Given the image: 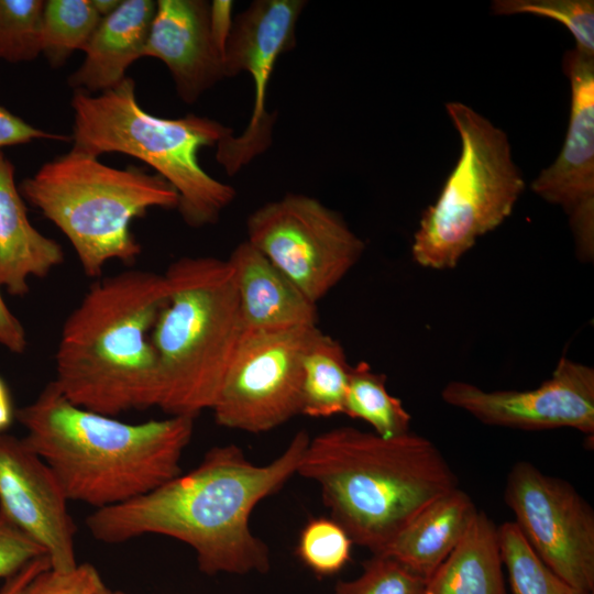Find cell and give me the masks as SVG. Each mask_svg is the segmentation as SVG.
Listing matches in <instances>:
<instances>
[{
  "label": "cell",
  "instance_id": "cell-1",
  "mask_svg": "<svg viewBox=\"0 0 594 594\" xmlns=\"http://www.w3.org/2000/svg\"><path fill=\"white\" fill-rule=\"evenodd\" d=\"M295 433L272 462L252 463L235 444L208 450L191 471L125 503L95 509L86 519L91 536L121 543L143 535L177 539L196 553L199 570L218 573H266L268 547L250 528L255 506L297 474L309 442Z\"/></svg>",
  "mask_w": 594,
  "mask_h": 594
},
{
  "label": "cell",
  "instance_id": "cell-2",
  "mask_svg": "<svg viewBox=\"0 0 594 594\" xmlns=\"http://www.w3.org/2000/svg\"><path fill=\"white\" fill-rule=\"evenodd\" d=\"M25 443L55 474L68 501L96 509L147 494L182 473L194 419L169 416L141 424L79 407L51 381L15 410Z\"/></svg>",
  "mask_w": 594,
  "mask_h": 594
},
{
  "label": "cell",
  "instance_id": "cell-3",
  "mask_svg": "<svg viewBox=\"0 0 594 594\" xmlns=\"http://www.w3.org/2000/svg\"><path fill=\"white\" fill-rule=\"evenodd\" d=\"M297 474L317 483L331 518L372 554L382 553L428 504L459 487L428 438H385L346 426L309 439Z\"/></svg>",
  "mask_w": 594,
  "mask_h": 594
},
{
  "label": "cell",
  "instance_id": "cell-4",
  "mask_svg": "<svg viewBox=\"0 0 594 594\" xmlns=\"http://www.w3.org/2000/svg\"><path fill=\"white\" fill-rule=\"evenodd\" d=\"M167 297L164 275L128 270L95 282L65 320L54 384L73 404L116 417L157 407L152 331Z\"/></svg>",
  "mask_w": 594,
  "mask_h": 594
},
{
  "label": "cell",
  "instance_id": "cell-5",
  "mask_svg": "<svg viewBox=\"0 0 594 594\" xmlns=\"http://www.w3.org/2000/svg\"><path fill=\"white\" fill-rule=\"evenodd\" d=\"M167 297L152 343L157 356V408L195 418L211 409L244 334L228 260L185 256L164 274Z\"/></svg>",
  "mask_w": 594,
  "mask_h": 594
},
{
  "label": "cell",
  "instance_id": "cell-6",
  "mask_svg": "<svg viewBox=\"0 0 594 594\" xmlns=\"http://www.w3.org/2000/svg\"><path fill=\"white\" fill-rule=\"evenodd\" d=\"M70 105L72 148L96 157L121 153L150 165L178 194L176 209L187 226L216 223L234 200V187L210 176L198 161L199 151L217 146L231 128L196 114L153 116L140 106L130 77L98 95L74 90Z\"/></svg>",
  "mask_w": 594,
  "mask_h": 594
},
{
  "label": "cell",
  "instance_id": "cell-7",
  "mask_svg": "<svg viewBox=\"0 0 594 594\" xmlns=\"http://www.w3.org/2000/svg\"><path fill=\"white\" fill-rule=\"evenodd\" d=\"M23 199L68 239L84 273L99 277L109 261L135 263L141 245L131 222L151 208L175 209L178 194L158 174L123 169L72 148L19 185Z\"/></svg>",
  "mask_w": 594,
  "mask_h": 594
},
{
  "label": "cell",
  "instance_id": "cell-8",
  "mask_svg": "<svg viewBox=\"0 0 594 594\" xmlns=\"http://www.w3.org/2000/svg\"><path fill=\"white\" fill-rule=\"evenodd\" d=\"M446 110L461 140L460 156L411 244L414 261L431 270L455 267L512 215L525 189L507 134L462 102H448Z\"/></svg>",
  "mask_w": 594,
  "mask_h": 594
},
{
  "label": "cell",
  "instance_id": "cell-9",
  "mask_svg": "<svg viewBox=\"0 0 594 594\" xmlns=\"http://www.w3.org/2000/svg\"><path fill=\"white\" fill-rule=\"evenodd\" d=\"M248 240L317 304L360 261L365 244L318 199L287 194L253 211Z\"/></svg>",
  "mask_w": 594,
  "mask_h": 594
},
{
  "label": "cell",
  "instance_id": "cell-10",
  "mask_svg": "<svg viewBox=\"0 0 594 594\" xmlns=\"http://www.w3.org/2000/svg\"><path fill=\"white\" fill-rule=\"evenodd\" d=\"M318 329L244 333L211 408L216 422L260 433L301 414L302 355Z\"/></svg>",
  "mask_w": 594,
  "mask_h": 594
},
{
  "label": "cell",
  "instance_id": "cell-11",
  "mask_svg": "<svg viewBox=\"0 0 594 594\" xmlns=\"http://www.w3.org/2000/svg\"><path fill=\"white\" fill-rule=\"evenodd\" d=\"M504 499L538 558L571 585L594 592V510L576 488L519 461L507 475Z\"/></svg>",
  "mask_w": 594,
  "mask_h": 594
},
{
  "label": "cell",
  "instance_id": "cell-12",
  "mask_svg": "<svg viewBox=\"0 0 594 594\" xmlns=\"http://www.w3.org/2000/svg\"><path fill=\"white\" fill-rule=\"evenodd\" d=\"M304 0H256L233 19L223 52L224 76L248 73L254 87L252 116L244 131L217 144L216 158L229 175L238 173L272 143L274 114L266 111V94L279 56L296 45L297 21Z\"/></svg>",
  "mask_w": 594,
  "mask_h": 594
},
{
  "label": "cell",
  "instance_id": "cell-13",
  "mask_svg": "<svg viewBox=\"0 0 594 594\" xmlns=\"http://www.w3.org/2000/svg\"><path fill=\"white\" fill-rule=\"evenodd\" d=\"M442 399L485 425L538 431L572 428L594 435V370L562 356L551 376L528 391H484L454 381Z\"/></svg>",
  "mask_w": 594,
  "mask_h": 594
},
{
  "label": "cell",
  "instance_id": "cell-14",
  "mask_svg": "<svg viewBox=\"0 0 594 594\" xmlns=\"http://www.w3.org/2000/svg\"><path fill=\"white\" fill-rule=\"evenodd\" d=\"M562 69L571 88L570 118L562 148L554 162L531 183L543 200L568 216L576 255L594 258V56L568 50Z\"/></svg>",
  "mask_w": 594,
  "mask_h": 594
},
{
  "label": "cell",
  "instance_id": "cell-15",
  "mask_svg": "<svg viewBox=\"0 0 594 594\" xmlns=\"http://www.w3.org/2000/svg\"><path fill=\"white\" fill-rule=\"evenodd\" d=\"M68 502L51 468L23 438L0 433V514L45 550L56 571L78 564Z\"/></svg>",
  "mask_w": 594,
  "mask_h": 594
},
{
  "label": "cell",
  "instance_id": "cell-16",
  "mask_svg": "<svg viewBox=\"0 0 594 594\" xmlns=\"http://www.w3.org/2000/svg\"><path fill=\"white\" fill-rule=\"evenodd\" d=\"M210 3L204 0H158L143 57L163 62L179 98L195 103L226 78L223 56L209 25Z\"/></svg>",
  "mask_w": 594,
  "mask_h": 594
},
{
  "label": "cell",
  "instance_id": "cell-17",
  "mask_svg": "<svg viewBox=\"0 0 594 594\" xmlns=\"http://www.w3.org/2000/svg\"><path fill=\"white\" fill-rule=\"evenodd\" d=\"M228 261L244 333L317 326V304L249 241L238 244Z\"/></svg>",
  "mask_w": 594,
  "mask_h": 594
},
{
  "label": "cell",
  "instance_id": "cell-18",
  "mask_svg": "<svg viewBox=\"0 0 594 594\" xmlns=\"http://www.w3.org/2000/svg\"><path fill=\"white\" fill-rule=\"evenodd\" d=\"M156 1L122 0L111 14L102 18L82 48L85 59L68 78L74 90L102 92L116 87L128 68L143 57Z\"/></svg>",
  "mask_w": 594,
  "mask_h": 594
},
{
  "label": "cell",
  "instance_id": "cell-19",
  "mask_svg": "<svg viewBox=\"0 0 594 594\" xmlns=\"http://www.w3.org/2000/svg\"><path fill=\"white\" fill-rule=\"evenodd\" d=\"M63 261L59 243L29 221L14 166L0 151V286L22 297L29 292L30 276L43 278Z\"/></svg>",
  "mask_w": 594,
  "mask_h": 594
},
{
  "label": "cell",
  "instance_id": "cell-20",
  "mask_svg": "<svg viewBox=\"0 0 594 594\" xmlns=\"http://www.w3.org/2000/svg\"><path fill=\"white\" fill-rule=\"evenodd\" d=\"M477 510L470 495L457 487L422 508L380 554L427 581L462 539Z\"/></svg>",
  "mask_w": 594,
  "mask_h": 594
},
{
  "label": "cell",
  "instance_id": "cell-21",
  "mask_svg": "<svg viewBox=\"0 0 594 594\" xmlns=\"http://www.w3.org/2000/svg\"><path fill=\"white\" fill-rule=\"evenodd\" d=\"M498 526L477 510L462 539L426 581V594H508Z\"/></svg>",
  "mask_w": 594,
  "mask_h": 594
},
{
  "label": "cell",
  "instance_id": "cell-22",
  "mask_svg": "<svg viewBox=\"0 0 594 594\" xmlns=\"http://www.w3.org/2000/svg\"><path fill=\"white\" fill-rule=\"evenodd\" d=\"M351 366L342 345L318 329L302 355L301 414H343Z\"/></svg>",
  "mask_w": 594,
  "mask_h": 594
},
{
  "label": "cell",
  "instance_id": "cell-23",
  "mask_svg": "<svg viewBox=\"0 0 594 594\" xmlns=\"http://www.w3.org/2000/svg\"><path fill=\"white\" fill-rule=\"evenodd\" d=\"M343 414L361 419L381 437L393 438L409 431L411 417L399 398L386 388V376L366 362L351 366Z\"/></svg>",
  "mask_w": 594,
  "mask_h": 594
},
{
  "label": "cell",
  "instance_id": "cell-24",
  "mask_svg": "<svg viewBox=\"0 0 594 594\" xmlns=\"http://www.w3.org/2000/svg\"><path fill=\"white\" fill-rule=\"evenodd\" d=\"M101 18L91 0H48L44 2L42 53L52 66L59 67L76 50L87 44Z\"/></svg>",
  "mask_w": 594,
  "mask_h": 594
},
{
  "label": "cell",
  "instance_id": "cell-25",
  "mask_svg": "<svg viewBox=\"0 0 594 594\" xmlns=\"http://www.w3.org/2000/svg\"><path fill=\"white\" fill-rule=\"evenodd\" d=\"M498 535L513 594H593L571 585L549 569L514 521L498 526Z\"/></svg>",
  "mask_w": 594,
  "mask_h": 594
},
{
  "label": "cell",
  "instance_id": "cell-26",
  "mask_svg": "<svg viewBox=\"0 0 594 594\" xmlns=\"http://www.w3.org/2000/svg\"><path fill=\"white\" fill-rule=\"evenodd\" d=\"M43 0H0V59L29 62L42 53Z\"/></svg>",
  "mask_w": 594,
  "mask_h": 594
},
{
  "label": "cell",
  "instance_id": "cell-27",
  "mask_svg": "<svg viewBox=\"0 0 594 594\" xmlns=\"http://www.w3.org/2000/svg\"><path fill=\"white\" fill-rule=\"evenodd\" d=\"M494 14H532L564 25L575 40V47L594 56L593 0H494Z\"/></svg>",
  "mask_w": 594,
  "mask_h": 594
},
{
  "label": "cell",
  "instance_id": "cell-28",
  "mask_svg": "<svg viewBox=\"0 0 594 594\" xmlns=\"http://www.w3.org/2000/svg\"><path fill=\"white\" fill-rule=\"evenodd\" d=\"M353 542L334 519L318 517L302 528L297 556L314 573L326 576L338 573L351 559Z\"/></svg>",
  "mask_w": 594,
  "mask_h": 594
},
{
  "label": "cell",
  "instance_id": "cell-29",
  "mask_svg": "<svg viewBox=\"0 0 594 594\" xmlns=\"http://www.w3.org/2000/svg\"><path fill=\"white\" fill-rule=\"evenodd\" d=\"M333 594H426V580L387 556L373 554L362 573L339 581Z\"/></svg>",
  "mask_w": 594,
  "mask_h": 594
},
{
  "label": "cell",
  "instance_id": "cell-30",
  "mask_svg": "<svg viewBox=\"0 0 594 594\" xmlns=\"http://www.w3.org/2000/svg\"><path fill=\"white\" fill-rule=\"evenodd\" d=\"M103 585L92 564L80 563L68 571L52 568L41 571L20 594H96Z\"/></svg>",
  "mask_w": 594,
  "mask_h": 594
},
{
  "label": "cell",
  "instance_id": "cell-31",
  "mask_svg": "<svg viewBox=\"0 0 594 594\" xmlns=\"http://www.w3.org/2000/svg\"><path fill=\"white\" fill-rule=\"evenodd\" d=\"M45 550L0 514V578L14 575Z\"/></svg>",
  "mask_w": 594,
  "mask_h": 594
},
{
  "label": "cell",
  "instance_id": "cell-32",
  "mask_svg": "<svg viewBox=\"0 0 594 594\" xmlns=\"http://www.w3.org/2000/svg\"><path fill=\"white\" fill-rule=\"evenodd\" d=\"M33 140L69 141L72 136L37 129L0 105V151L2 147L25 144Z\"/></svg>",
  "mask_w": 594,
  "mask_h": 594
},
{
  "label": "cell",
  "instance_id": "cell-33",
  "mask_svg": "<svg viewBox=\"0 0 594 594\" xmlns=\"http://www.w3.org/2000/svg\"><path fill=\"white\" fill-rule=\"evenodd\" d=\"M0 344L13 353L26 348V336L20 320L7 307L0 293Z\"/></svg>",
  "mask_w": 594,
  "mask_h": 594
},
{
  "label": "cell",
  "instance_id": "cell-34",
  "mask_svg": "<svg viewBox=\"0 0 594 594\" xmlns=\"http://www.w3.org/2000/svg\"><path fill=\"white\" fill-rule=\"evenodd\" d=\"M232 1L229 0H215L209 8L210 32L222 56L232 29Z\"/></svg>",
  "mask_w": 594,
  "mask_h": 594
},
{
  "label": "cell",
  "instance_id": "cell-35",
  "mask_svg": "<svg viewBox=\"0 0 594 594\" xmlns=\"http://www.w3.org/2000/svg\"><path fill=\"white\" fill-rule=\"evenodd\" d=\"M48 568H51V561L47 556L30 561L14 575L6 579L0 588V594H20L36 574Z\"/></svg>",
  "mask_w": 594,
  "mask_h": 594
},
{
  "label": "cell",
  "instance_id": "cell-36",
  "mask_svg": "<svg viewBox=\"0 0 594 594\" xmlns=\"http://www.w3.org/2000/svg\"><path fill=\"white\" fill-rule=\"evenodd\" d=\"M15 418V409L13 407L10 391L0 376V433H3Z\"/></svg>",
  "mask_w": 594,
  "mask_h": 594
},
{
  "label": "cell",
  "instance_id": "cell-37",
  "mask_svg": "<svg viewBox=\"0 0 594 594\" xmlns=\"http://www.w3.org/2000/svg\"><path fill=\"white\" fill-rule=\"evenodd\" d=\"M121 2L122 0H91L96 12L101 19L116 11Z\"/></svg>",
  "mask_w": 594,
  "mask_h": 594
},
{
  "label": "cell",
  "instance_id": "cell-38",
  "mask_svg": "<svg viewBox=\"0 0 594 594\" xmlns=\"http://www.w3.org/2000/svg\"><path fill=\"white\" fill-rule=\"evenodd\" d=\"M96 594H125V593L120 590L109 588L108 586L103 585Z\"/></svg>",
  "mask_w": 594,
  "mask_h": 594
}]
</instances>
